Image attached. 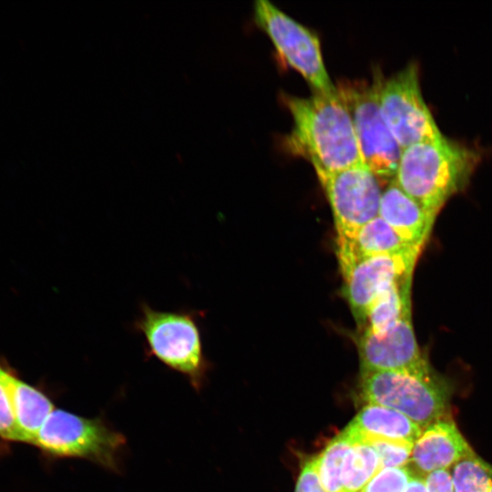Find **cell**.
<instances>
[{"label": "cell", "mask_w": 492, "mask_h": 492, "mask_svg": "<svg viewBox=\"0 0 492 492\" xmlns=\"http://www.w3.org/2000/svg\"><path fill=\"white\" fill-rule=\"evenodd\" d=\"M293 128L289 149L307 159L315 172H335L364 163L350 111L338 90L289 97Z\"/></svg>", "instance_id": "1"}, {"label": "cell", "mask_w": 492, "mask_h": 492, "mask_svg": "<svg viewBox=\"0 0 492 492\" xmlns=\"http://www.w3.org/2000/svg\"><path fill=\"white\" fill-rule=\"evenodd\" d=\"M478 154L445 137L402 149L395 182L436 218L461 190L477 166Z\"/></svg>", "instance_id": "2"}, {"label": "cell", "mask_w": 492, "mask_h": 492, "mask_svg": "<svg viewBox=\"0 0 492 492\" xmlns=\"http://www.w3.org/2000/svg\"><path fill=\"white\" fill-rule=\"evenodd\" d=\"M139 311L132 328L143 337L146 355L183 374L194 389L200 390L210 366L202 344L201 312L159 311L146 302L140 303Z\"/></svg>", "instance_id": "3"}, {"label": "cell", "mask_w": 492, "mask_h": 492, "mask_svg": "<svg viewBox=\"0 0 492 492\" xmlns=\"http://www.w3.org/2000/svg\"><path fill=\"white\" fill-rule=\"evenodd\" d=\"M32 445L48 458H80L118 472L126 438L100 417L55 408Z\"/></svg>", "instance_id": "4"}, {"label": "cell", "mask_w": 492, "mask_h": 492, "mask_svg": "<svg viewBox=\"0 0 492 492\" xmlns=\"http://www.w3.org/2000/svg\"><path fill=\"white\" fill-rule=\"evenodd\" d=\"M358 395L366 404L401 413L422 429L449 416L450 386L436 374L361 372Z\"/></svg>", "instance_id": "5"}, {"label": "cell", "mask_w": 492, "mask_h": 492, "mask_svg": "<svg viewBox=\"0 0 492 492\" xmlns=\"http://www.w3.org/2000/svg\"><path fill=\"white\" fill-rule=\"evenodd\" d=\"M382 81L375 76L370 85H345L337 90L350 111L363 162L387 184L395 178L402 149L380 111Z\"/></svg>", "instance_id": "6"}, {"label": "cell", "mask_w": 492, "mask_h": 492, "mask_svg": "<svg viewBox=\"0 0 492 492\" xmlns=\"http://www.w3.org/2000/svg\"><path fill=\"white\" fill-rule=\"evenodd\" d=\"M254 19L281 56L303 77L314 92L337 90L326 70L316 35L267 0L255 2Z\"/></svg>", "instance_id": "7"}, {"label": "cell", "mask_w": 492, "mask_h": 492, "mask_svg": "<svg viewBox=\"0 0 492 492\" xmlns=\"http://www.w3.org/2000/svg\"><path fill=\"white\" fill-rule=\"evenodd\" d=\"M418 67L410 63L383 80L379 107L383 118L401 147L443 138L420 89Z\"/></svg>", "instance_id": "8"}, {"label": "cell", "mask_w": 492, "mask_h": 492, "mask_svg": "<svg viewBox=\"0 0 492 492\" xmlns=\"http://www.w3.org/2000/svg\"><path fill=\"white\" fill-rule=\"evenodd\" d=\"M316 175L331 206L337 238L350 237L378 216L381 182L364 163Z\"/></svg>", "instance_id": "9"}, {"label": "cell", "mask_w": 492, "mask_h": 492, "mask_svg": "<svg viewBox=\"0 0 492 492\" xmlns=\"http://www.w3.org/2000/svg\"><path fill=\"white\" fill-rule=\"evenodd\" d=\"M421 249L364 258L340 267L343 292L361 326L372 302L390 287L412 280Z\"/></svg>", "instance_id": "10"}, {"label": "cell", "mask_w": 492, "mask_h": 492, "mask_svg": "<svg viewBox=\"0 0 492 492\" xmlns=\"http://www.w3.org/2000/svg\"><path fill=\"white\" fill-rule=\"evenodd\" d=\"M411 317H404L382 335L359 331L355 343L361 372L436 374L419 349Z\"/></svg>", "instance_id": "11"}, {"label": "cell", "mask_w": 492, "mask_h": 492, "mask_svg": "<svg viewBox=\"0 0 492 492\" xmlns=\"http://www.w3.org/2000/svg\"><path fill=\"white\" fill-rule=\"evenodd\" d=\"M454 420L445 417L427 425L413 444L408 466L425 477L436 470H449L462 457L474 453Z\"/></svg>", "instance_id": "12"}, {"label": "cell", "mask_w": 492, "mask_h": 492, "mask_svg": "<svg viewBox=\"0 0 492 492\" xmlns=\"http://www.w3.org/2000/svg\"><path fill=\"white\" fill-rule=\"evenodd\" d=\"M378 216L409 244L423 248L435 217L392 179L382 190Z\"/></svg>", "instance_id": "13"}, {"label": "cell", "mask_w": 492, "mask_h": 492, "mask_svg": "<svg viewBox=\"0 0 492 492\" xmlns=\"http://www.w3.org/2000/svg\"><path fill=\"white\" fill-rule=\"evenodd\" d=\"M413 249L422 250L403 240L379 216L363 225L350 237L336 240L340 267L364 258L400 253Z\"/></svg>", "instance_id": "14"}, {"label": "cell", "mask_w": 492, "mask_h": 492, "mask_svg": "<svg viewBox=\"0 0 492 492\" xmlns=\"http://www.w3.org/2000/svg\"><path fill=\"white\" fill-rule=\"evenodd\" d=\"M5 383L19 442L32 445L39 429L55 409L54 404L39 387L21 379L9 364L5 371Z\"/></svg>", "instance_id": "15"}, {"label": "cell", "mask_w": 492, "mask_h": 492, "mask_svg": "<svg viewBox=\"0 0 492 492\" xmlns=\"http://www.w3.org/2000/svg\"><path fill=\"white\" fill-rule=\"evenodd\" d=\"M354 440L372 436L414 444L422 428L389 407L366 404L345 427Z\"/></svg>", "instance_id": "16"}, {"label": "cell", "mask_w": 492, "mask_h": 492, "mask_svg": "<svg viewBox=\"0 0 492 492\" xmlns=\"http://www.w3.org/2000/svg\"><path fill=\"white\" fill-rule=\"evenodd\" d=\"M411 286L409 280L380 293L367 308L359 331L382 335L401 319L412 315Z\"/></svg>", "instance_id": "17"}, {"label": "cell", "mask_w": 492, "mask_h": 492, "mask_svg": "<svg viewBox=\"0 0 492 492\" xmlns=\"http://www.w3.org/2000/svg\"><path fill=\"white\" fill-rule=\"evenodd\" d=\"M380 469V459L375 450L365 442L354 441L343 463V492H361Z\"/></svg>", "instance_id": "18"}, {"label": "cell", "mask_w": 492, "mask_h": 492, "mask_svg": "<svg viewBox=\"0 0 492 492\" xmlns=\"http://www.w3.org/2000/svg\"><path fill=\"white\" fill-rule=\"evenodd\" d=\"M354 443L353 437L344 428L319 454V475L325 492H343L342 485L343 463L346 453Z\"/></svg>", "instance_id": "19"}, {"label": "cell", "mask_w": 492, "mask_h": 492, "mask_svg": "<svg viewBox=\"0 0 492 492\" xmlns=\"http://www.w3.org/2000/svg\"><path fill=\"white\" fill-rule=\"evenodd\" d=\"M454 492H489L492 466L475 452L459 459L450 470Z\"/></svg>", "instance_id": "20"}, {"label": "cell", "mask_w": 492, "mask_h": 492, "mask_svg": "<svg viewBox=\"0 0 492 492\" xmlns=\"http://www.w3.org/2000/svg\"><path fill=\"white\" fill-rule=\"evenodd\" d=\"M369 444L377 453L381 469L405 467L409 465L413 444L405 441L366 436L355 439Z\"/></svg>", "instance_id": "21"}, {"label": "cell", "mask_w": 492, "mask_h": 492, "mask_svg": "<svg viewBox=\"0 0 492 492\" xmlns=\"http://www.w3.org/2000/svg\"><path fill=\"white\" fill-rule=\"evenodd\" d=\"M414 475L408 466L384 467L372 477L361 492H404Z\"/></svg>", "instance_id": "22"}, {"label": "cell", "mask_w": 492, "mask_h": 492, "mask_svg": "<svg viewBox=\"0 0 492 492\" xmlns=\"http://www.w3.org/2000/svg\"><path fill=\"white\" fill-rule=\"evenodd\" d=\"M8 364L0 359V438L5 442H19L18 432L5 383Z\"/></svg>", "instance_id": "23"}, {"label": "cell", "mask_w": 492, "mask_h": 492, "mask_svg": "<svg viewBox=\"0 0 492 492\" xmlns=\"http://www.w3.org/2000/svg\"><path fill=\"white\" fill-rule=\"evenodd\" d=\"M295 492H325L319 475V455L303 462Z\"/></svg>", "instance_id": "24"}, {"label": "cell", "mask_w": 492, "mask_h": 492, "mask_svg": "<svg viewBox=\"0 0 492 492\" xmlns=\"http://www.w3.org/2000/svg\"><path fill=\"white\" fill-rule=\"evenodd\" d=\"M424 479L427 492H454L449 470L433 471Z\"/></svg>", "instance_id": "25"}, {"label": "cell", "mask_w": 492, "mask_h": 492, "mask_svg": "<svg viewBox=\"0 0 492 492\" xmlns=\"http://www.w3.org/2000/svg\"><path fill=\"white\" fill-rule=\"evenodd\" d=\"M404 492H427L424 477L414 475Z\"/></svg>", "instance_id": "26"}, {"label": "cell", "mask_w": 492, "mask_h": 492, "mask_svg": "<svg viewBox=\"0 0 492 492\" xmlns=\"http://www.w3.org/2000/svg\"><path fill=\"white\" fill-rule=\"evenodd\" d=\"M489 492H492V483H491V486H490V490H489Z\"/></svg>", "instance_id": "27"}]
</instances>
